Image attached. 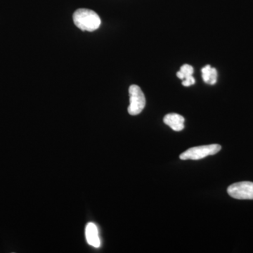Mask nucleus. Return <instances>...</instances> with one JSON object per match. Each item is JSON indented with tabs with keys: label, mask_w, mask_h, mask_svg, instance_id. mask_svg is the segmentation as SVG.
Masks as SVG:
<instances>
[{
	"label": "nucleus",
	"mask_w": 253,
	"mask_h": 253,
	"mask_svg": "<svg viewBox=\"0 0 253 253\" xmlns=\"http://www.w3.org/2000/svg\"><path fill=\"white\" fill-rule=\"evenodd\" d=\"M75 25L83 31L93 32L101 26V18L92 10L79 9L75 11L73 16Z\"/></svg>",
	"instance_id": "1"
},
{
	"label": "nucleus",
	"mask_w": 253,
	"mask_h": 253,
	"mask_svg": "<svg viewBox=\"0 0 253 253\" xmlns=\"http://www.w3.org/2000/svg\"><path fill=\"white\" fill-rule=\"evenodd\" d=\"M221 149V146L219 144L196 146V147L190 148L185 152L181 154L179 158L183 161L202 159L208 156L217 154L219 151H220Z\"/></svg>",
	"instance_id": "2"
},
{
	"label": "nucleus",
	"mask_w": 253,
	"mask_h": 253,
	"mask_svg": "<svg viewBox=\"0 0 253 253\" xmlns=\"http://www.w3.org/2000/svg\"><path fill=\"white\" fill-rule=\"evenodd\" d=\"M129 106L128 113L131 116H136L141 113L146 106V98L141 88L136 84L129 86Z\"/></svg>",
	"instance_id": "3"
},
{
	"label": "nucleus",
	"mask_w": 253,
	"mask_h": 253,
	"mask_svg": "<svg viewBox=\"0 0 253 253\" xmlns=\"http://www.w3.org/2000/svg\"><path fill=\"white\" fill-rule=\"evenodd\" d=\"M227 193L231 197L240 200H253V182L241 181L229 186Z\"/></svg>",
	"instance_id": "4"
},
{
	"label": "nucleus",
	"mask_w": 253,
	"mask_h": 253,
	"mask_svg": "<svg viewBox=\"0 0 253 253\" xmlns=\"http://www.w3.org/2000/svg\"><path fill=\"white\" fill-rule=\"evenodd\" d=\"M163 121L174 131H180L184 128V118L177 113H169L165 116Z\"/></svg>",
	"instance_id": "5"
},
{
	"label": "nucleus",
	"mask_w": 253,
	"mask_h": 253,
	"mask_svg": "<svg viewBox=\"0 0 253 253\" xmlns=\"http://www.w3.org/2000/svg\"><path fill=\"white\" fill-rule=\"evenodd\" d=\"M85 236L88 244L94 248H99L101 241L97 227L94 223H89L86 226Z\"/></svg>",
	"instance_id": "6"
},
{
	"label": "nucleus",
	"mask_w": 253,
	"mask_h": 253,
	"mask_svg": "<svg viewBox=\"0 0 253 253\" xmlns=\"http://www.w3.org/2000/svg\"><path fill=\"white\" fill-rule=\"evenodd\" d=\"M201 71H202V77L205 83L211 85L217 83V71L215 68L211 67L210 65H207L202 68Z\"/></svg>",
	"instance_id": "7"
},
{
	"label": "nucleus",
	"mask_w": 253,
	"mask_h": 253,
	"mask_svg": "<svg viewBox=\"0 0 253 253\" xmlns=\"http://www.w3.org/2000/svg\"><path fill=\"white\" fill-rule=\"evenodd\" d=\"M193 73H194V68L189 64H184L181 66L180 71L176 73V76L179 79L184 81V80L192 77Z\"/></svg>",
	"instance_id": "8"
},
{
	"label": "nucleus",
	"mask_w": 253,
	"mask_h": 253,
	"mask_svg": "<svg viewBox=\"0 0 253 253\" xmlns=\"http://www.w3.org/2000/svg\"><path fill=\"white\" fill-rule=\"evenodd\" d=\"M195 83H196V81H195L194 78L192 76V77L188 78V79L184 80L182 82V84L184 86H189L194 84Z\"/></svg>",
	"instance_id": "9"
}]
</instances>
